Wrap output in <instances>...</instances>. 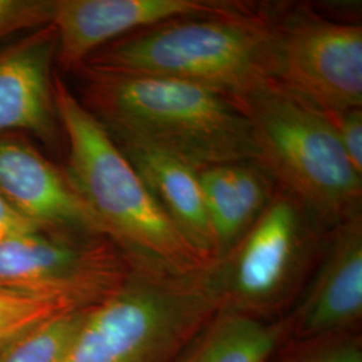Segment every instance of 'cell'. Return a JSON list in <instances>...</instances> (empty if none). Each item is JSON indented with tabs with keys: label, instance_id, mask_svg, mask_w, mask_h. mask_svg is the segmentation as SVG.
<instances>
[{
	"label": "cell",
	"instance_id": "8fae6325",
	"mask_svg": "<svg viewBox=\"0 0 362 362\" xmlns=\"http://www.w3.org/2000/svg\"><path fill=\"white\" fill-rule=\"evenodd\" d=\"M0 196L39 230L105 236L65 170L22 139L0 136Z\"/></svg>",
	"mask_w": 362,
	"mask_h": 362
},
{
	"label": "cell",
	"instance_id": "ffe728a7",
	"mask_svg": "<svg viewBox=\"0 0 362 362\" xmlns=\"http://www.w3.org/2000/svg\"><path fill=\"white\" fill-rule=\"evenodd\" d=\"M325 115L329 117L350 164L362 175V107Z\"/></svg>",
	"mask_w": 362,
	"mask_h": 362
},
{
	"label": "cell",
	"instance_id": "8992f818",
	"mask_svg": "<svg viewBox=\"0 0 362 362\" xmlns=\"http://www.w3.org/2000/svg\"><path fill=\"white\" fill-rule=\"evenodd\" d=\"M327 228L276 187L245 235L209 262L219 310L276 321L293 309L320 260Z\"/></svg>",
	"mask_w": 362,
	"mask_h": 362
},
{
	"label": "cell",
	"instance_id": "3957f363",
	"mask_svg": "<svg viewBox=\"0 0 362 362\" xmlns=\"http://www.w3.org/2000/svg\"><path fill=\"white\" fill-rule=\"evenodd\" d=\"M54 101L69 146L66 176L105 236L136 264L176 272L208 264L158 207L104 125L58 76Z\"/></svg>",
	"mask_w": 362,
	"mask_h": 362
},
{
	"label": "cell",
	"instance_id": "5b68a950",
	"mask_svg": "<svg viewBox=\"0 0 362 362\" xmlns=\"http://www.w3.org/2000/svg\"><path fill=\"white\" fill-rule=\"evenodd\" d=\"M257 146V163L327 230L362 215V175L350 164L329 117L269 81L236 101Z\"/></svg>",
	"mask_w": 362,
	"mask_h": 362
},
{
	"label": "cell",
	"instance_id": "2e32d148",
	"mask_svg": "<svg viewBox=\"0 0 362 362\" xmlns=\"http://www.w3.org/2000/svg\"><path fill=\"white\" fill-rule=\"evenodd\" d=\"M85 309L62 294L0 285V350L39 325Z\"/></svg>",
	"mask_w": 362,
	"mask_h": 362
},
{
	"label": "cell",
	"instance_id": "7c38bea8",
	"mask_svg": "<svg viewBox=\"0 0 362 362\" xmlns=\"http://www.w3.org/2000/svg\"><path fill=\"white\" fill-rule=\"evenodd\" d=\"M52 25L0 50V136L26 130L52 143L58 134L52 65L57 58Z\"/></svg>",
	"mask_w": 362,
	"mask_h": 362
},
{
	"label": "cell",
	"instance_id": "9c48e42d",
	"mask_svg": "<svg viewBox=\"0 0 362 362\" xmlns=\"http://www.w3.org/2000/svg\"><path fill=\"white\" fill-rule=\"evenodd\" d=\"M285 318L287 341L360 330L362 215L327 231L314 272Z\"/></svg>",
	"mask_w": 362,
	"mask_h": 362
},
{
	"label": "cell",
	"instance_id": "9a60e30c",
	"mask_svg": "<svg viewBox=\"0 0 362 362\" xmlns=\"http://www.w3.org/2000/svg\"><path fill=\"white\" fill-rule=\"evenodd\" d=\"M286 341L285 317L262 321L219 310L176 362H270Z\"/></svg>",
	"mask_w": 362,
	"mask_h": 362
},
{
	"label": "cell",
	"instance_id": "ba28073f",
	"mask_svg": "<svg viewBox=\"0 0 362 362\" xmlns=\"http://www.w3.org/2000/svg\"><path fill=\"white\" fill-rule=\"evenodd\" d=\"M130 269L127 255L98 235L35 231L0 242V285L62 294L85 308L110 296Z\"/></svg>",
	"mask_w": 362,
	"mask_h": 362
},
{
	"label": "cell",
	"instance_id": "7a4b0ae2",
	"mask_svg": "<svg viewBox=\"0 0 362 362\" xmlns=\"http://www.w3.org/2000/svg\"><path fill=\"white\" fill-rule=\"evenodd\" d=\"M274 38L266 6L230 1L136 31L105 46L85 65L173 78L233 101L274 81Z\"/></svg>",
	"mask_w": 362,
	"mask_h": 362
},
{
	"label": "cell",
	"instance_id": "44dd1931",
	"mask_svg": "<svg viewBox=\"0 0 362 362\" xmlns=\"http://www.w3.org/2000/svg\"><path fill=\"white\" fill-rule=\"evenodd\" d=\"M43 231L37 226L31 224L19 214H16L13 208L7 204V202L0 196V242L18 235Z\"/></svg>",
	"mask_w": 362,
	"mask_h": 362
},
{
	"label": "cell",
	"instance_id": "5bb4252c",
	"mask_svg": "<svg viewBox=\"0 0 362 362\" xmlns=\"http://www.w3.org/2000/svg\"><path fill=\"white\" fill-rule=\"evenodd\" d=\"M118 146L187 242L208 262L216 258V245L197 170L157 152Z\"/></svg>",
	"mask_w": 362,
	"mask_h": 362
},
{
	"label": "cell",
	"instance_id": "4fadbf2b",
	"mask_svg": "<svg viewBox=\"0 0 362 362\" xmlns=\"http://www.w3.org/2000/svg\"><path fill=\"white\" fill-rule=\"evenodd\" d=\"M197 176L219 258L257 221L276 184L254 160L209 165Z\"/></svg>",
	"mask_w": 362,
	"mask_h": 362
},
{
	"label": "cell",
	"instance_id": "277c9868",
	"mask_svg": "<svg viewBox=\"0 0 362 362\" xmlns=\"http://www.w3.org/2000/svg\"><path fill=\"white\" fill-rule=\"evenodd\" d=\"M204 267L176 272L132 263L90 308L61 362H176L219 311Z\"/></svg>",
	"mask_w": 362,
	"mask_h": 362
},
{
	"label": "cell",
	"instance_id": "d6986e66",
	"mask_svg": "<svg viewBox=\"0 0 362 362\" xmlns=\"http://www.w3.org/2000/svg\"><path fill=\"white\" fill-rule=\"evenodd\" d=\"M55 0H0V39L52 25Z\"/></svg>",
	"mask_w": 362,
	"mask_h": 362
},
{
	"label": "cell",
	"instance_id": "52a82bcc",
	"mask_svg": "<svg viewBox=\"0 0 362 362\" xmlns=\"http://www.w3.org/2000/svg\"><path fill=\"white\" fill-rule=\"evenodd\" d=\"M274 38V81L324 113L362 107V27L313 6H266Z\"/></svg>",
	"mask_w": 362,
	"mask_h": 362
},
{
	"label": "cell",
	"instance_id": "e0dca14e",
	"mask_svg": "<svg viewBox=\"0 0 362 362\" xmlns=\"http://www.w3.org/2000/svg\"><path fill=\"white\" fill-rule=\"evenodd\" d=\"M85 310L55 317L0 350V362H61L83 322Z\"/></svg>",
	"mask_w": 362,
	"mask_h": 362
},
{
	"label": "cell",
	"instance_id": "30bf717a",
	"mask_svg": "<svg viewBox=\"0 0 362 362\" xmlns=\"http://www.w3.org/2000/svg\"><path fill=\"white\" fill-rule=\"evenodd\" d=\"M230 1L220 0H55L52 25L57 59L78 70L105 46L136 31L175 18L212 13Z\"/></svg>",
	"mask_w": 362,
	"mask_h": 362
},
{
	"label": "cell",
	"instance_id": "6da1fadb",
	"mask_svg": "<svg viewBox=\"0 0 362 362\" xmlns=\"http://www.w3.org/2000/svg\"><path fill=\"white\" fill-rule=\"evenodd\" d=\"M85 105L118 145L192 168L257 160L251 124L233 98L200 85L81 66Z\"/></svg>",
	"mask_w": 362,
	"mask_h": 362
},
{
	"label": "cell",
	"instance_id": "ac0fdd59",
	"mask_svg": "<svg viewBox=\"0 0 362 362\" xmlns=\"http://www.w3.org/2000/svg\"><path fill=\"white\" fill-rule=\"evenodd\" d=\"M270 362H362L360 330L287 341Z\"/></svg>",
	"mask_w": 362,
	"mask_h": 362
}]
</instances>
